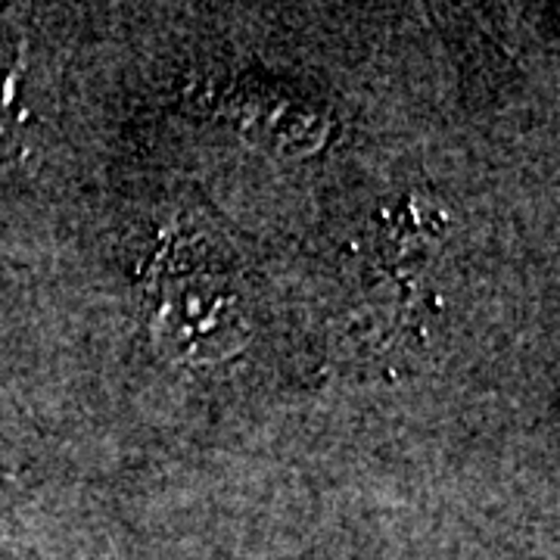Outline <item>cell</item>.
I'll return each instance as SVG.
<instances>
[{"instance_id":"1","label":"cell","mask_w":560,"mask_h":560,"mask_svg":"<svg viewBox=\"0 0 560 560\" xmlns=\"http://www.w3.org/2000/svg\"><path fill=\"white\" fill-rule=\"evenodd\" d=\"M3 482H10V477H7V474L0 470V489H3Z\"/></svg>"}]
</instances>
